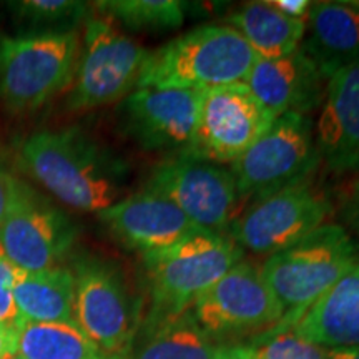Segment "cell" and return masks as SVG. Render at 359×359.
<instances>
[{
  "label": "cell",
  "instance_id": "6da1fadb",
  "mask_svg": "<svg viewBox=\"0 0 359 359\" xmlns=\"http://www.w3.org/2000/svg\"><path fill=\"white\" fill-rule=\"evenodd\" d=\"M19 163L60 203L85 213L110 208L128 187L127 161L77 127L27 137Z\"/></svg>",
  "mask_w": 359,
  "mask_h": 359
},
{
  "label": "cell",
  "instance_id": "7a4b0ae2",
  "mask_svg": "<svg viewBox=\"0 0 359 359\" xmlns=\"http://www.w3.org/2000/svg\"><path fill=\"white\" fill-rule=\"evenodd\" d=\"M257 53L230 25L208 24L148 52L137 88L161 87L205 92L245 83Z\"/></svg>",
  "mask_w": 359,
  "mask_h": 359
},
{
  "label": "cell",
  "instance_id": "3957f363",
  "mask_svg": "<svg viewBox=\"0 0 359 359\" xmlns=\"http://www.w3.org/2000/svg\"><path fill=\"white\" fill-rule=\"evenodd\" d=\"M243 255L231 236L205 230L172 248L143 255L150 281V311L142 333L190 311L195 299L241 262Z\"/></svg>",
  "mask_w": 359,
  "mask_h": 359
},
{
  "label": "cell",
  "instance_id": "277c9868",
  "mask_svg": "<svg viewBox=\"0 0 359 359\" xmlns=\"http://www.w3.org/2000/svg\"><path fill=\"white\" fill-rule=\"evenodd\" d=\"M358 263V246L343 226L325 223L266 258L262 275L283 309L273 330H290L344 273Z\"/></svg>",
  "mask_w": 359,
  "mask_h": 359
},
{
  "label": "cell",
  "instance_id": "5b68a950",
  "mask_svg": "<svg viewBox=\"0 0 359 359\" xmlns=\"http://www.w3.org/2000/svg\"><path fill=\"white\" fill-rule=\"evenodd\" d=\"M79 32L0 37V100L11 111H34L72 85Z\"/></svg>",
  "mask_w": 359,
  "mask_h": 359
},
{
  "label": "cell",
  "instance_id": "8992f818",
  "mask_svg": "<svg viewBox=\"0 0 359 359\" xmlns=\"http://www.w3.org/2000/svg\"><path fill=\"white\" fill-rule=\"evenodd\" d=\"M321 161L309 115L278 116L268 132L231 163L241 205L248 208L314 178Z\"/></svg>",
  "mask_w": 359,
  "mask_h": 359
},
{
  "label": "cell",
  "instance_id": "52a82bcc",
  "mask_svg": "<svg viewBox=\"0 0 359 359\" xmlns=\"http://www.w3.org/2000/svg\"><path fill=\"white\" fill-rule=\"evenodd\" d=\"M190 313L210 338L222 344L262 336L283 320V309L257 264L238 262L191 304Z\"/></svg>",
  "mask_w": 359,
  "mask_h": 359
},
{
  "label": "cell",
  "instance_id": "ba28073f",
  "mask_svg": "<svg viewBox=\"0 0 359 359\" xmlns=\"http://www.w3.org/2000/svg\"><path fill=\"white\" fill-rule=\"evenodd\" d=\"M148 52L110 19L90 15L67 107L92 110L123 100L137 88Z\"/></svg>",
  "mask_w": 359,
  "mask_h": 359
},
{
  "label": "cell",
  "instance_id": "9c48e42d",
  "mask_svg": "<svg viewBox=\"0 0 359 359\" xmlns=\"http://www.w3.org/2000/svg\"><path fill=\"white\" fill-rule=\"evenodd\" d=\"M143 188L165 196L201 230L217 235L230 236L231 224L241 213L231 168L191 154H177L161 161Z\"/></svg>",
  "mask_w": 359,
  "mask_h": 359
},
{
  "label": "cell",
  "instance_id": "30bf717a",
  "mask_svg": "<svg viewBox=\"0 0 359 359\" xmlns=\"http://www.w3.org/2000/svg\"><path fill=\"white\" fill-rule=\"evenodd\" d=\"M79 236L64 210L17 180L0 222V251L20 271L60 266Z\"/></svg>",
  "mask_w": 359,
  "mask_h": 359
},
{
  "label": "cell",
  "instance_id": "8fae6325",
  "mask_svg": "<svg viewBox=\"0 0 359 359\" xmlns=\"http://www.w3.org/2000/svg\"><path fill=\"white\" fill-rule=\"evenodd\" d=\"M75 278V323L103 353L128 358L137 318L122 271L109 259L79 255Z\"/></svg>",
  "mask_w": 359,
  "mask_h": 359
},
{
  "label": "cell",
  "instance_id": "7c38bea8",
  "mask_svg": "<svg viewBox=\"0 0 359 359\" xmlns=\"http://www.w3.org/2000/svg\"><path fill=\"white\" fill-rule=\"evenodd\" d=\"M333 205L330 196L306 180L248 206L230 228V236L243 251L271 257L325 224Z\"/></svg>",
  "mask_w": 359,
  "mask_h": 359
},
{
  "label": "cell",
  "instance_id": "4fadbf2b",
  "mask_svg": "<svg viewBox=\"0 0 359 359\" xmlns=\"http://www.w3.org/2000/svg\"><path fill=\"white\" fill-rule=\"evenodd\" d=\"M275 116L245 83L215 87L200 93L190 150L198 158L233 163L268 132Z\"/></svg>",
  "mask_w": 359,
  "mask_h": 359
},
{
  "label": "cell",
  "instance_id": "5bb4252c",
  "mask_svg": "<svg viewBox=\"0 0 359 359\" xmlns=\"http://www.w3.org/2000/svg\"><path fill=\"white\" fill-rule=\"evenodd\" d=\"M200 93L182 88H135L120 102V128L147 151L185 154L195 135Z\"/></svg>",
  "mask_w": 359,
  "mask_h": 359
},
{
  "label": "cell",
  "instance_id": "9a60e30c",
  "mask_svg": "<svg viewBox=\"0 0 359 359\" xmlns=\"http://www.w3.org/2000/svg\"><path fill=\"white\" fill-rule=\"evenodd\" d=\"M97 215L120 243L140 251L142 257L172 248L203 231L177 205L147 188L123 196Z\"/></svg>",
  "mask_w": 359,
  "mask_h": 359
},
{
  "label": "cell",
  "instance_id": "2e32d148",
  "mask_svg": "<svg viewBox=\"0 0 359 359\" xmlns=\"http://www.w3.org/2000/svg\"><path fill=\"white\" fill-rule=\"evenodd\" d=\"M326 80L304 53L281 58H257L245 85L275 118L311 114L325 102Z\"/></svg>",
  "mask_w": 359,
  "mask_h": 359
},
{
  "label": "cell",
  "instance_id": "e0dca14e",
  "mask_svg": "<svg viewBox=\"0 0 359 359\" xmlns=\"http://www.w3.org/2000/svg\"><path fill=\"white\" fill-rule=\"evenodd\" d=\"M314 133L327 168L338 175L359 172V65L338 72L326 82Z\"/></svg>",
  "mask_w": 359,
  "mask_h": 359
},
{
  "label": "cell",
  "instance_id": "ac0fdd59",
  "mask_svg": "<svg viewBox=\"0 0 359 359\" xmlns=\"http://www.w3.org/2000/svg\"><path fill=\"white\" fill-rule=\"evenodd\" d=\"M299 50L313 62L321 77L359 65V11L349 2H314L304 20Z\"/></svg>",
  "mask_w": 359,
  "mask_h": 359
},
{
  "label": "cell",
  "instance_id": "d6986e66",
  "mask_svg": "<svg viewBox=\"0 0 359 359\" xmlns=\"http://www.w3.org/2000/svg\"><path fill=\"white\" fill-rule=\"evenodd\" d=\"M290 330L325 349L359 348V263L313 303Z\"/></svg>",
  "mask_w": 359,
  "mask_h": 359
},
{
  "label": "cell",
  "instance_id": "ffe728a7",
  "mask_svg": "<svg viewBox=\"0 0 359 359\" xmlns=\"http://www.w3.org/2000/svg\"><path fill=\"white\" fill-rule=\"evenodd\" d=\"M13 298L20 320L29 323H75V278L72 268L17 271Z\"/></svg>",
  "mask_w": 359,
  "mask_h": 359
},
{
  "label": "cell",
  "instance_id": "44dd1931",
  "mask_svg": "<svg viewBox=\"0 0 359 359\" xmlns=\"http://www.w3.org/2000/svg\"><path fill=\"white\" fill-rule=\"evenodd\" d=\"M228 25L238 30L259 58L288 57L299 48L304 37V20L291 19L264 2H248L228 17Z\"/></svg>",
  "mask_w": 359,
  "mask_h": 359
},
{
  "label": "cell",
  "instance_id": "7402d4cb",
  "mask_svg": "<svg viewBox=\"0 0 359 359\" xmlns=\"http://www.w3.org/2000/svg\"><path fill=\"white\" fill-rule=\"evenodd\" d=\"M13 354L20 359H128L103 353L77 323L22 321Z\"/></svg>",
  "mask_w": 359,
  "mask_h": 359
},
{
  "label": "cell",
  "instance_id": "603a6c76",
  "mask_svg": "<svg viewBox=\"0 0 359 359\" xmlns=\"http://www.w3.org/2000/svg\"><path fill=\"white\" fill-rule=\"evenodd\" d=\"M230 346L210 338L187 311L177 320L145 331L133 359H222Z\"/></svg>",
  "mask_w": 359,
  "mask_h": 359
},
{
  "label": "cell",
  "instance_id": "cb8c5ba5",
  "mask_svg": "<svg viewBox=\"0 0 359 359\" xmlns=\"http://www.w3.org/2000/svg\"><path fill=\"white\" fill-rule=\"evenodd\" d=\"M4 6L24 34L79 32L92 12V4L79 0H13Z\"/></svg>",
  "mask_w": 359,
  "mask_h": 359
},
{
  "label": "cell",
  "instance_id": "d4e9b609",
  "mask_svg": "<svg viewBox=\"0 0 359 359\" xmlns=\"http://www.w3.org/2000/svg\"><path fill=\"white\" fill-rule=\"evenodd\" d=\"M93 6L115 25L135 32H168L185 22V7L175 0H103Z\"/></svg>",
  "mask_w": 359,
  "mask_h": 359
},
{
  "label": "cell",
  "instance_id": "484cf974",
  "mask_svg": "<svg viewBox=\"0 0 359 359\" xmlns=\"http://www.w3.org/2000/svg\"><path fill=\"white\" fill-rule=\"evenodd\" d=\"M250 359H330L327 349L309 343L293 330H271L248 346Z\"/></svg>",
  "mask_w": 359,
  "mask_h": 359
},
{
  "label": "cell",
  "instance_id": "4316f807",
  "mask_svg": "<svg viewBox=\"0 0 359 359\" xmlns=\"http://www.w3.org/2000/svg\"><path fill=\"white\" fill-rule=\"evenodd\" d=\"M17 269L0 251V326L8 334L17 336L20 327V314L13 298V286H15Z\"/></svg>",
  "mask_w": 359,
  "mask_h": 359
},
{
  "label": "cell",
  "instance_id": "83f0119b",
  "mask_svg": "<svg viewBox=\"0 0 359 359\" xmlns=\"http://www.w3.org/2000/svg\"><path fill=\"white\" fill-rule=\"evenodd\" d=\"M268 4L291 19L299 20H306L309 7H311L308 0H271V2L268 0Z\"/></svg>",
  "mask_w": 359,
  "mask_h": 359
},
{
  "label": "cell",
  "instance_id": "f1b7e54d",
  "mask_svg": "<svg viewBox=\"0 0 359 359\" xmlns=\"http://www.w3.org/2000/svg\"><path fill=\"white\" fill-rule=\"evenodd\" d=\"M17 180L12 177L11 173L7 172V168L4 167L2 158H0V222H2L4 215H6V210L8 206V201H11L13 185H15Z\"/></svg>",
  "mask_w": 359,
  "mask_h": 359
},
{
  "label": "cell",
  "instance_id": "f546056e",
  "mask_svg": "<svg viewBox=\"0 0 359 359\" xmlns=\"http://www.w3.org/2000/svg\"><path fill=\"white\" fill-rule=\"evenodd\" d=\"M344 210H346V222L359 231V182L351 190V195H349Z\"/></svg>",
  "mask_w": 359,
  "mask_h": 359
},
{
  "label": "cell",
  "instance_id": "4dcf8cb0",
  "mask_svg": "<svg viewBox=\"0 0 359 359\" xmlns=\"http://www.w3.org/2000/svg\"><path fill=\"white\" fill-rule=\"evenodd\" d=\"M15 351V336L8 334L2 326H0V359Z\"/></svg>",
  "mask_w": 359,
  "mask_h": 359
},
{
  "label": "cell",
  "instance_id": "1f68e13d",
  "mask_svg": "<svg viewBox=\"0 0 359 359\" xmlns=\"http://www.w3.org/2000/svg\"><path fill=\"white\" fill-rule=\"evenodd\" d=\"M330 359H359V348H343V349H327Z\"/></svg>",
  "mask_w": 359,
  "mask_h": 359
},
{
  "label": "cell",
  "instance_id": "d6a6232c",
  "mask_svg": "<svg viewBox=\"0 0 359 359\" xmlns=\"http://www.w3.org/2000/svg\"><path fill=\"white\" fill-rule=\"evenodd\" d=\"M222 359H250L248 346H243V344H231Z\"/></svg>",
  "mask_w": 359,
  "mask_h": 359
},
{
  "label": "cell",
  "instance_id": "836d02e7",
  "mask_svg": "<svg viewBox=\"0 0 359 359\" xmlns=\"http://www.w3.org/2000/svg\"><path fill=\"white\" fill-rule=\"evenodd\" d=\"M4 359H20V358L17 356V354H8V356H6Z\"/></svg>",
  "mask_w": 359,
  "mask_h": 359
},
{
  "label": "cell",
  "instance_id": "e575fe53",
  "mask_svg": "<svg viewBox=\"0 0 359 359\" xmlns=\"http://www.w3.org/2000/svg\"><path fill=\"white\" fill-rule=\"evenodd\" d=\"M349 4H351V6H353V7H356V8H358V11H359V2H349Z\"/></svg>",
  "mask_w": 359,
  "mask_h": 359
}]
</instances>
